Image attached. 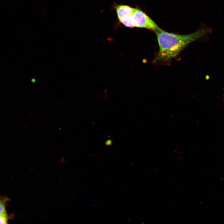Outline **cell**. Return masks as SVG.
I'll list each match as a JSON object with an SVG mask.
<instances>
[{
  "instance_id": "obj_3",
  "label": "cell",
  "mask_w": 224,
  "mask_h": 224,
  "mask_svg": "<svg viewBox=\"0 0 224 224\" xmlns=\"http://www.w3.org/2000/svg\"><path fill=\"white\" fill-rule=\"evenodd\" d=\"M118 18L120 20L124 17L132 15L135 8L125 5H118L115 7Z\"/></svg>"
},
{
  "instance_id": "obj_2",
  "label": "cell",
  "mask_w": 224,
  "mask_h": 224,
  "mask_svg": "<svg viewBox=\"0 0 224 224\" xmlns=\"http://www.w3.org/2000/svg\"><path fill=\"white\" fill-rule=\"evenodd\" d=\"M132 16L135 27L145 28L154 31L160 29L145 13L138 8L134 9Z\"/></svg>"
},
{
  "instance_id": "obj_5",
  "label": "cell",
  "mask_w": 224,
  "mask_h": 224,
  "mask_svg": "<svg viewBox=\"0 0 224 224\" xmlns=\"http://www.w3.org/2000/svg\"><path fill=\"white\" fill-rule=\"evenodd\" d=\"M6 202V199H0V216L7 214L5 209Z\"/></svg>"
},
{
  "instance_id": "obj_6",
  "label": "cell",
  "mask_w": 224,
  "mask_h": 224,
  "mask_svg": "<svg viewBox=\"0 0 224 224\" xmlns=\"http://www.w3.org/2000/svg\"><path fill=\"white\" fill-rule=\"evenodd\" d=\"M7 214L0 216V224H7Z\"/></svg>"
},
{
  "instance_id": "obj_1",
  "label": "cell",
  "mask_w": 224,
  "mask_h": 224,
  "mask_svg": "<svg viewBox=\"0 0 224 224\" xmlns=\"http://www.w3.org/2000/svg\"><path fill=\"white\" fill-rule=\"evenodd\" d=\"M207 28H201L186 35L170 33L161 28L154 30L159 47L155 61L168 62L177 56L187 45L200 38L208 32Z\"/></svg>"
},
{
  "instance_id": "obj_4",
  "label": "cell",
  "mask_w": 224,
  "mask_h": 224,
  "mask_svg": "<svg viewBox=\"0 0 224 224\" xmlns=\"http://www.w3.org/2000/svg\"><path fill=\"white\" fill-rule=\"evenodd\" d=\"M119 21L121 23L127 27H135L132 15L127 16Z\"/></svg>"
},
{
  "instance_id": "obj_7",
  "label": "cell",
  "mask_w": 224,
  "mask_h": 224,
  "mask_svg": "<svg viewBox=\"0 0 224 224\" xmlns=\"http://www.w3.org/2000/svg\"><path fill=\"white\" fill-rule=\"evenodd\" d=\"M112 143V141L110 140H107L105 142V144L107 146L111 145Z\"/></svg>"
}]
</instances>
